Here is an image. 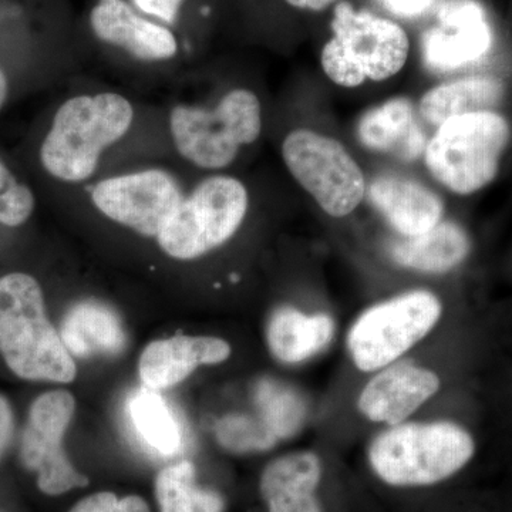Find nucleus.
Segmentation results:
<instances>
[{
    "instance_id": "obj_1",
    "label": "nucleus",
    "mask_w": 512,
    "mask_h": 512,
    "mask_svg": "<svg viewBox=\"0 0 512 512\" xmlns=\"http://www.w3.org/2000/svg\"><path fill=\"white\" fill-rule=\"evenodd\" d=\"M476 453L473 436L447 420L404 421L384 427L367 447V463L382 483L430 487L456 476Z\"/></svg>"
},
{
    "instance_id": "obj_2",
    "label": "nucleus",
    "mask_w": 512,
    "mask_h": 512,
    "mask_svg": "<svg viewBox=\"0 0 512 512\" xmlns=\"http://www.w3.org/2000/svg\"><path fill=\"white\" fill-rule=\"evenodd\" d=\"M133 121V106L121 94L74 96L57 109L40 146V164L62 183H83L96 173L101 154L126 137Z\"/></svg>"
},
{
    "instance_id": "obj_3",
    "label": "nucleus",
    "mask_w": 512,
    "mask_h": 512,
    "mask_svg": "<svg viewBox=\"0 0 512 512\" xmlns=\"http://www.w3.org/2000/svg\"><path fill=\"white\" fill-rule=\"evenodd\" d=\"M0 353L15 375L70 383L76 365L46 316L39 282L13 272L0 278Z\"/></svg>"
},
{
    "instance_id": "obj_4",
    "label": "nucleus",
    "mask_w": 512,
    "mask_h": 512,
    "mask_svg": "<svg viewBox=\"0 0 512 512\" xmlns=\"http://www.w3.org/2000/svg\"><path fill=\"white\" fill-rule=\"evenodd\" d=\"M332 32L320 66L336 86L356 89L366 82H386L409 60V36L399 23L353 9L350 3L335 9Z\"/></svg>"
},
{
    "instance_id": "obj_5",
    "label": "nucleus",
    "mask_w": 512,
    "mask_h": 512,
    "mask_svg": "<svg viewBox=\"0 0 512 512\" xmlns=\"http://www.w3.org/2000/svg\"><path fill=\"white\" fill-rule=\"evenodd\" d=\"M510 140V123L494 111L454 117L427 141L424 164L453 194H476L497 177Z\"/></svg>"
},
{
    "instance_id": "obj_6",
    "label": "nucleus",
    "mask_w": 512,
    "mask_h": 512,
    "mask_svg": "<svg viewBox=\"0 0 512 512\" xmlns=\"http://www.w3.org/2000/svg\"><path fill=\"white\" fill-rule=\"evenodd\" d=\"M170 133L175 150L188 163L222 170L261 136V101L251 90L234 89L214 109L178 104L170 113Z\"/></svg>"
},
{
    "instance_id": "obj_7",
    "label": "nucleus",
    "mask_w": 512,
    "mask_h": 512,
    "mask_svg": "<svg viewBox=\"0 0 512 512\" xmlns=\"http://www.w3.org/2000/svg\"><path fill=\"white\" fill-rule=\"evenodd\" d=\"M441 316L443 303L429 289L397 293L369 306L346 335L353 366L362 373H376L399 362L436 329Z\"/></svg>"
},
{
    "instance_id": "obj_8",
    "label": "nucleus",
    "mask_w": 512,
    "mask_h": 512,
    "mask_svg": "<svg viewBox=\"0 0 512 512\" xmlns=\"http://www.w3.org/2000/svg\"><path fill=\"white\" fill-rule=\"evenodd\" d=\"M249 210L245 184L231 175L202 180L174 211L157 241L171 258L190 261L227 244Z\"/></svg>"
},
{
    "instance_id": "obj_9",
    "label": "nucleus",
    "mask_w": 512,
    "mask_h": 512,
    "mask_svg": "<svg viewBox=\"0 0 512 512\" xmlns=\"http://www.w3.org/2000/svg\"><path fill=\"white\" fill-rule=\"evenodd\" d=\"M281 153L293 180L329 217H348L365 200V174L336 138L295 128L282 141Z\"/></svg>"
},
{
    "instance_id": "obj_10",
    "label": "nucleus",
    "mask_w": 512,
    "mask_h": 512,
    "mask_svg": "<svg viewBox=\"0 0 512 512\" xmlns=\"http://www.w3.org/2000/svg\"><path fill=\"white\" fill-rule=\"evenodd\" d=\"M177 180L164 170L137 171L94 185V207L109 220L146 237H158L183 201Z\"/></svg>"
},
{
    "instance_id": "obj_11",
    "label": "nucleus",
    "mask_w": 512,
    "mask_h": 512,
    "mask_svg": "<svg viewBox=\"0 0 512 512\" xmlns=\"http://www.w3.org/2000/svg\"><path fill=\"white\" fill-rule=\"evenodd\" d=\"M74 407V397L64 390L42 394L30 407L20 456L25 467L37 473V485L47 495L89 484L87 477L74 470L62 447Z\"/></svg>"
},
{
    "instance_id": "obj_12",
    "label": "nucleus",
    "mask_w": 512,
    "mask_h": 512,
    "mask_svg": "<svg viewBox=\"0 0 512 512\" xmlns=\"http://www.w3.org/2000/svg\"><path fill=\"white\" fill-rule=\"evenodd\" d=\"M440 389V376L433 369L399 360L367 380L357 396V410L372 423L396 426L409 420Z\"/></svg>"
},
{
    "instance_id": "obj_13",
    "label": "nucleus",
    "mask_w": 512,
    "mask_h": 512,
    "mask_svg": "<svg viewBox=\"0 0 512 512\" xmlns=\"http://www.w3.org/2000/svg\"><path fill=\"white\" fill-rule=\"evenodd\" d=\"M90 28L101 42L143 62H165L178 53L174 33L141 16L126 0H97L90 12Z\"/></svg>"
},
{
    "instance_id": "obj_14",
    "label": "nucleus",
    "mask_w": 512,
    "mask_h": 512,
    "mask_svg": "<svg viewBox=\"0 0 512 512\" xmlns=\"http://www.w3.org/2000/svg\"><path fill=\"white\" fill-rule=\"evenodd\" d=\"M370 204L402 238L419 237L439 225L444 202L426 185L402 175L383 174L366 190Z\"/></svg>"
},
{
    "instance_id": "obj_15",
    "label": "nucleus",
    "mask_w": 512,
    "mask_h": 512,
    "mask_svg": "<svg viewBox=\"0 0 512 512\" xmlns=\"http://www.w3.org/2000/svg\"><path fill=\"white\" fill-rule=\"evenodd\" d=\"M231 356L224 339L210 336H175L150 343L141 355L140 377L144 386L160 390L183 382L202 365H217Z\"/></svg>"
},
{
    "instance_id": "obj_16",
    "label": "nucleus",
    "mask_w": 512,
    "mask_h": 512,
    "mask_svg": "<svg viewBox=\"0 0 512 512\" xmlns=\"http://www.w3.org/2000/svg\"><path fill=\"white\" fill-rule=\"evenodd\" d=\"M322 477L318 454L295 451L275 458L264 468L259 491L268 512H325L318 495Z\"/></svg>"
},
{
    "instance_id": "obj_17",
    "label": "nucleus",
    "mask_w": 512,
    "mask_h": 512,
    "mask_svg": "<svg viewBox=\"0 0 512 512\" xmlns=\"http://www.w3.org/2000/svg\"><path fill=\"white\" fill-rule=\"evenodd\" d=\"M490 40L480 9L454 0L441 9L439 28L431 30L424 53L434 69H454L483 56Z\"/></svg>"
},
{
    "instance_id": "obj_18",
    "label": "nucleus",
    "mask_w": 512,
    "mask_h": 512,
    "mask_svg": "<svg viewBox=\"0 0 512 512\" xmlns=\"http://www.w3.org/2000/svg\"><path fill=\"white\" fill-rule=\"evenodd\" d=\"M335 332V319L329 313L282 306L268 320L266 342L278 362L301 365L328 348Z\"/></svg>"
},
{
    "instance_id": "obj_19",
    "label": "nucleus",
    "mask_w": 512,
    "mask_h": 512,
    "mask_svg": "<svg viewBox=\"0 0 512 512\" xmlns=\"http://www.w3.org/2000/svg\"><path fill=\"white\" fill-rule=\"evenodd\" d=\"M471 242L466 229L453 221H441L419 237L396 239L389 245L390 259L419 274L441 275L466 261Z\"/></svg>"
},
{
    "instance_id": "obj_20",
    "label": "nucleus",
    "mask_w": 512,
    "mask_h": 512,
    "mask_svg": "<svg viewBox=\"0 0 512 512\" xmlns=\"http://www.w3.org/2000/svg\"><path fill=\"white\" fill-rule=\"evenodd\" d=\"M126 419L137 444L147 453L171 458L183 451V424L158 390L144 386L131 394Z\"/></svg>"
},
{
    "instance_id": "obj_21",
    "label": "nucleus",
    "mask_w": 512,
    "mask_h": 512,
    "mask_svg": "<svg viewBox=\"0 0 512 512\" xmlns=\"http://www.w3.org/2000/svg\"><path fill=\"white\" fill-rule=\"evenodd\" d=\"M504 93V84L494 77L473 76L440 83L421 96L420 116L437 128L454 117L493 111Z\"/></svg>"
},
{
    "instance_id": "obj_22",
    "label": "nucleus",
    "mask_w": 512,
    "mask_h": 512,
    "mask_svg": "<svg viewBox=\"0 0 512 512\" xmlns=\"http://www.w3.org/2000/svg\"><path fill=\"white\" fill-rule=\"evenodd\" d=\"M60 338L70 355L79 357L117 355L126 346L119 316L97 302L73 306L64 316Z\"/></svg>"
},
{
    "instance_id": "obj_23",
    "label": "nucleus",
    "mask_w": 512,
    "mask_h": 512,
    "mask_svg": "<svg viewBox=\"0 0 512 512\" xmlns=\"http://www.w3.org/2000/svg\"><path fill=\"white\" fill-rule=\"evenodd\" d=\"M414 124V107L407 97H393L363 114L357 124V137L367 150L387 153L397 150L406 140L410 144V133Z\"/></svg>"
},
{
    "instance_id": "obj_24",
    "label": "nucleus",
    "mask_w": 512,
    "mask_h": 512,
    "mask_svg": "<svg viewBox=\"0 0 512 512\" xmlns=\"http://www.w3.org/2000/svg\"><path fill=\"white\" fill-rule=\"evenodd\" d=\"M156 497L161 512L225 511V500L220 494L195 483V467L190 461H181L158 473Z\"/></svg>"
},
{
    "instance_id": "obj_25",
    "label": "nucleus",
    "mask_w": 512,
    "mask_h": 512,
    "mask_svg": "<svg viewBox=\"0 0 512 512\" xmlns=\"http://www.w3.org/2000/svg\"><path fill=\"white\" fill-rule=\"evenodd\" d=\"M256 404L262 421L276 439L293 436L303 420V404L296 393L274 380H262L256 387Z\"/></svg>"
},
{
    "instance_id": "obj_26",
    "label": "nucleus",
    "mask_w": 512,
    "mask_h": 512,
    "mask_svg": "<svg viewBox=\"0 0 512 512\" xmlns=\"http://www.w3.org/2000/svg\"><path fill=\"white\" fill-rule=\"evenodd\" d=\"M217 439L222 447L238 454L268 450L278 440L264 421H256L242 414L224 417L217 426Z\"/></svg>"
},
{
    "instance_id": "obj_27",
    "label": "nucleus",
    "mask_w": 512,
    "mask_h": 512,
    "mask_svg": "<svg viewBox=\"0 0 512 512\" xmlns=\"http://www.w3.org/2000/svg\"><path fill=\"white\" fill-rule=\"evenodd\" d=\"M35 194L0 160V225L19 227L35 211Z\"/></svg>"
},
{
    "instance_id": "obj_28",
    "label": "nucleus",
    "mask_w": 512,
    "mask_h": 512,
    "mask_svg": "<svg viewBox=\"0 0 512 512\" xmlns=\"http://www.w3.org/2000/svg\"><path fill=\"white\" fill-rule=\"evenodd\" d=\"M70 512H150V508L137 495H128L119 500L111 493H97L83 498Z\"/></svg>"
},
{
    "instance_id": "obj_29",
    "label": "nucleus",
    "mask_w": 512,
    "mask_h": 512,
    "mask_svg": "<svg viewBox=\"0 0 512 512\" xmlns=\"http://www.w3.org/2000/svg\"><path fill=\"white\" fill-rule=\"evenodd\" d=\"M140 12L158 19L167 25H174L180 16L185 0H131Z\"/></svg>"
},
{
    "instance_id": "obj_30",
    "label": "nucleus",
    "mask_w": 512,
    "mask_h": 512,
    "mask_svg": "<svg viewBox=\"0 0 512 512\" xmlns=\"http://www.w3.org/2000/svg\"><path fill=\"white\" fill-rule=\"evenodd\" d=\"M13 434V414L8 400L0 396V456L9 446Z\"/></svg>"
},
{
    "instance_id": "obj_31",
    "label": "nucleus",
    "mask_w": 512,
    "mask_h": 512,
    "mask_svg": "<svg viewBox=\"0 0 512 512\" xmlns=\"http://www.w3.org/2000/svg\"><path fill=\"white\" fill-rule=\"evenodd\" d=\"M387 5L394 12L403 13V15H416L429 8L433 0H386Z\"/></svg>"
},
{
    "instance_id": "obj_32",
    "label": "nucleus",
    "mask_w": 512,
    "mask_h": 512,
    "mask_svg": "<svg viewBox=\"0 0 512 512\" xmlns=\"http://www.w3.org/2000/svg\"><path fill=\"white\" fill-rule=\"evenodd\" d=\"M289 6L299 10H309V12H322L328 9L336 0H285Z\"/></svg>"
},
{
    "instance_id": "obj_33",
    "label": "nucleus",
    "mask_w": 512,
    "mask_h": 512,
    "mask_svg": "<svg viewBox=\"0 0 512 512\" xmlns=\"http://www.w3.org/2000/svg\"><path fill=\"white\" fill-rule=\"evenodd\" d=\"M9 96V82L2 67H0V111L5 107Z\"/></svg>"
}]
</instances>
